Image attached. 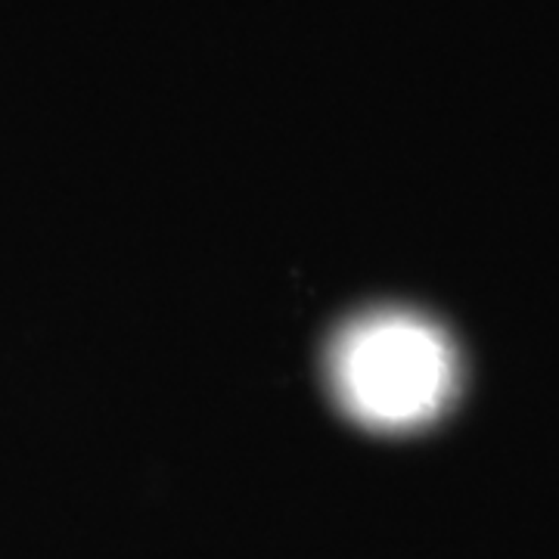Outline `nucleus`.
Masks as SVG:
<instances>
[{
  "label": "nucleus",
  "instance_id": "nucleus-1",
  "mask_svg": "<svg viewBox=\"0 0 559 559\" xmlns=\"http://www.w3.org/2000/svg\"><path fill=\"white\" fill-rule=\"evenodd\" d=\"M333 370L345 407L380 426L432 417L454 380L448 342L436 326L407 314L355 323L336 345Z\"/></svg>",
  "mask_w": 559,
  "mask_h": 559
}]
</instances>
